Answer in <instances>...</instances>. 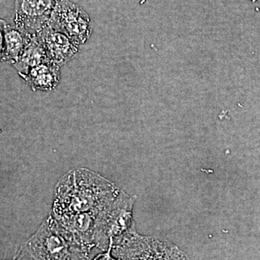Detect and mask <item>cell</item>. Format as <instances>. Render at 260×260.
<instances>
[{
  "mask_svg": "<svg viewBox=\"0 0 260 260\" xmlns=\"http://www.w3.org/2000/svg\"><path fill=\"white\" fill-rule=\"evenodd\" d=\"M124 191L85 168L72 169L54 189L51 215L56 220L81 214H100L119 203Z\"/></svg>",
  "mask_w": 260,
  "mask_h": 260,
  "instance_id": "6da1fadb",
  "label": "cell"
},
{
  "mask_svg": "<svg viewBox=\"0 0 260 260\" xmlns=\"http://www.w3.org/2000/svg\"><path fill=\"white\" fill-rule=\"evenodd\" d=\"M34 260H90L87 253L72 241L51 214L25 243Z\"/></svg>",
  "mask_w": 260,
  "mask_h": 260,
  "instance_id": "7a4b0ae2",
  "label": "cell"
},
{
  "mask_svg": "<svg viewBox=\"0 0 260 260\" xmlns=\"http://www.w3.org/2000/svg\"><path fill=\"white\" fill-rule=\"evenodd\" d=\"M118 260H189L176 244L158 237L138 234L135 225L110 242Z\"/></svg>",
  "mask_w": 260,
  "mask_h": 260,
  "instance_id": "3957f363",
  "label": "cell"
},
{
  "mask_svg": "<svg viewBox=\"0 0 260 260\" xmlns=\"http://www.w3.org/2000/svg\"><path fill=\"white\" fill-rule=\"evenodd\" d=\"M49 25L62 32L78 46L92 34L91 20L83 8L70 0H57Z\"/></svg>",
  "mask_w": 260,
  "mask_h": 260,
  "instance_id": "277c9868",
  "label": "cell"
},
{
  "mask_svg": "<svg viewBox=\"0 0 260 260\" xmlns=\"http://www.w3.org/2000/svg\"><path fill=\"white\" fill-rule=\"evenodd\" d=\"M57 0H15V24L29 35H37L50 20Z\"/></svg>",
  "mask_w": 260,
  "mask_h": 260,
  "instance_id": "5b68a950",
  "label": "cell"
},
{
  "mask_svg": "<svg viewBox=\"0 0 260 260\" xmlns=\"http://www.w3.org/2000/svg\"><path fill=\"white\" fill-rule=\"evenodd\" d=\"M35 36L42 43L49 61L60 68L79 52L80 46L49 23Z\"/></svg>",
  "mask_w": 260,
  "mask_h": 260,
  "instance_id": "8992f818",
  "label": "cell"
},
{
  "mask_svg": "<svg viewBox=\"0 0 260 260\" xmlns=\"http://www.w3.org/2000/svg\"><path fill=\"white\" fill-rule=\"evenodd\" d=\"M22 78L34 91H51L60 83V67L50 61L43 63L32 68Z\"/></svg>",
  "mask_w": 260,
  "mask_h": 260,
  "instance_id": "52a82bcc",
  "label": "cell"
},
{
  "mask_svg": "<svg viewBox=\"0 0 260 260\" xmlns=\"http://www.w3.org/2000/svg\"><path fill=\"white\" fill-rule=\"evenodd\" d=\"M3 30L5 37V60L10 61L14 64L20 59L24 49L32 37L16 26H12L5 20L3 22Z\"/></svg>",
  "mask_w": 260,
  "mask_h": 260,
  "instance_id": "ba28073f",
  "label": "cell"
},
{
  "mask_svg": "<svg viewBox=\"0 0 260 260\" xmlns=\"http://www.w3.org/2000/svg\"><path fill=\"white\" fill-rule=\"evenodd\" d=\"M48 61L49 60L48 59L42 43L37 36H34L27 47L24 49L20 59L13 65L18 70L20 76L23 77L32 68Z\"/></svg>",
  "mask_w": 260,
  "mask_h": 260,
  "instance_id": "9c48e42d",
  "label": "cell"
},
{
  "mask_svg": "<svg viewBox=\"0 0 260 260\" xmlns=\"http://www.w3.org/2000/svg\"><path fill=\"white\" fill-rule=\"evenodd\" d=\"M90 260H118L112 255V246L109 245V249L107 251L104 252L99 253L96 255L94 256Z\"/></svg>",
  "mask_w": 260,
  "mask_h": 260,
  "instance_id": "30bf717a",
  "label": "cell"
},
{
  "mask_svg": "<svg viewBox=\"0 0 260 260\" xmlns=\"http://www.w3.org/2000/svg\"><path fill=\"white\" fill-rule=\"evenodd\" d=\"M3 22L4 20H0V61L5 60V47Z\"/></svg>",
  "mask_w": 260,
  "mask_h": 260,
  "instance_id": "8fae6325",
  "label": "cell"
},
{
  "mask_svg": "<svg viewBox=\"0 0 260 260\" xmlns=\"http://www.w3.org/2000/svg\"><path fill=\"white\" fill-rule=\"evenodd\" d=\"M249 1L252 2V3H255L257 0H249Z\"/></svg>",
  "mask_w": 260,
  "mask_h": 260,
  "instance_id": "7c38bea8",
  "label": "cell"
},
{
  "mask_svg": "<svg viewBox=\"0 0 260 260\" xmlns=\"http://www.w3.org/2000/svg\"><path fill=\"white\" fill-rule=\"evenodd\" d=\"M12 260H15V259H12Z\"/></svg>",
  "mask_w": 260,
  "mask_h": 260,
  "instance_id": "4fadbf2b",
  "label": "cell"
}]
</instances>
